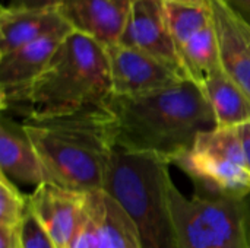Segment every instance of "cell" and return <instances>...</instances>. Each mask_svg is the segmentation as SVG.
I'll use <instances>...</instances> for the list:
<instances>
[{
    "label": "cell",
    "instance_id": "obj_25",
    "mask_svg": "<svg viewBox=\"0 0 250 248\" xmlns=\"http://www.w3.org/2000/svg\"><path fill=\"white\" fill-rule=\"evenodd\" d=\"M245 23L250 26V0H223Z\"/></svg>",
    "mask_w": 250,
    "mask_h": 248
},
{
    "label": "cell",
    "instance_id": "obj_13",
    "mask_svg": "<svg viewBox=\"0 0 250 248\" xmlns=\"http://www.w3.org/2000/svg\"><path fill=\"white\" fill-rule=\"evenodd\" d=\"M176 164L192 180L211 191V194L231 197L250 196V172L246 167L192 149Z\"/></svg>",
    "mask_w": 250,
    "mask_h": 248
},
{
    "label": "cell",
    "instance_id": "obj_4",
    "mask_svg": "<svg viewBox=\"0 0 250 248\" xmlns=\"http://www.w3.org/2000/svg\"><path fill=\"white\" fill-rule=\"evenodd\" d=\"M168 162L114 149L104 190L133 219L142 248H179L167 203Z\"/></svg>",
    "mask_w": 250,
    "mask_h": 248
},
{
    "label": "cell",
    "instance_id": "obj_27",
    "mask_svg": "<svg viewBox=\"0 0 250 248\" xmlns=\"http://www.w3.org/2000/svg\"><path fill=\"white\" fill-rule=\"evenodd\" d=\"M246 34H248V38H249V42H250V26L246 23Z\"/></svg>",
    "mask_w": 250,
    "mask_h": 248
},
{
    "label": "cell",
    "instance_id": "obj_9",
    "mask_svg": "<svg viewBox=\"0 0 250 248\" xmlns=\"http://www.w3.org/2000/svg\"><path fill=\"white\" fill-rule=\"evenodd\" d=\"M85 209V193L44 183L29 194V210L59 248H67Z\"/></svg>",
    "mask_w": 250,
    "mask_h": 248
},
{
    "label": "cell",
    "instance_id": "obj_23",
    "mask_svg": "<svg viewBox=\"0 0 250 248\" xmlns=\"http://www.w3.org/2000/svg\"><path fill=\"white\" fill-rule=\"evenodd\" d=\"M62 0H10V7L21 9H59Z\"/></svg>",
    "mask_w": 250,
    "mask_h": 248
},
{
    "label": "cell",
    "instance_id": "obj_6",
    "mask_svg": "<svg viewBox=\"0 0 250 248\" xmlns=\"http://www.w3.org/2000/svg\"><path fill=\"white\" fill-rule=\"evenodd\" d=\"M117 44L142 51L188 79L167 25L164 0H135Z\"/></svg>",
    "mask_w": 250,
    "mask_h": 248
},
{
    "label": "cell",
    "instance_id": "obj_1",
    "mask_svg": "<svg viewBox=\"0 0 250 248\" xmlns=\"http://www.w3.org/2000/svg\"><path fill=\"white\" fill-rule=\"evenodd\" d=\"M104 108L114 148L176 164L196 137L215 129L204 91L189 79L138 96L111 94Z\"/></svg>",
    "mask_w": 250,
    "mask_h": 248
},
{
    "label": "cell",
    "instance_id": "obj_17",
    "mask_svg": "<svg viewBox=\"0 0 250 248\" xmlns=\"http://www.w3.org/2000/svg\"><path fill=\"white\" fill-rule=\"evenodd\" d=\"M179 56L186 77L199 88L208 79L223 70L214 22L190 38L183 47H180Z\"/></svg>",
    "mask_w": 250,
    "mask_h": 248
},
{
    "label": "cell",
    "instance_id": "obj_14",
    "mask_svg": "<svg viewBox=\"0 0 250 248\" xmlns=\"http://www.w3.org/2000/svg\"><path fill=\"white\" fill-rule=\"evenodd\" d=\"M72 31H60L29 42L0 57V95L26 88L45 69L63 38Z\"/></svg>",
    "mask_w": 250,
    "mask_h": 248
},
{
    "label": "cell",
    "instance_id": "obj_11",
    "mask_svg": "<svg viewBox=\"0 0 250 248\" xmlns=\"http://www.w3.org/2000/svg\"><path fill=\"white\" fill-rule=\"evenodd\" d=\"M0 168L15 184L38 186L48 183L40 156L22 123L3 114L0 126Z\"/></svg>",
    "mask_w": 250,
    "mask_h": 248
},
{
    "label": "cell",
    "instance_id": "obj_3",
    "mask_svg": "<svg viewBox=\"0 0 250 248\" xmlns=\"http://www.w3.org/2000/svg\"><path fill=\"white\" fill-rule=\"evenodd\" d=\"M21 123L40 156L48 183L81 193L104 190L116 149L104 104L66 117Z\"/></svg>",
    "mask_w": 250,
    "mask_h": 248
},
{
    "label": "cell",
    "instance_id": "obj_7",
    "mask_svg": "<svg viewBox=\"0 0 250 248\" xmlns=\"http://www.w3.org/2000/svg\"><path fill=\"white\" fill-rule=\"evenodd\" d=\"M105 53L110 64L111 94L114 95H145L185 80L168 66L135 48L113 44L105 47Z\"/></svg>",
    "mask_w": 250,
    "mask_h": 248
},
{
    "label": "cell",
    "instance_id": "obj_16",
    "mask_svg": "<svg viewBox=\"0 0 250 248\" xmlns=\"http://www.w3.org/2000/svg\"><path fill=\"white\" fill-rule=\"evenodd\" d=\"M201 89L212 110L217 127L234 129L250 123V96L224 70L208 79Z\"/></svg>",
    "mask_w": 250,
    "mask_h": 248
},
{
    "label": "cell",
    "instance_id": "obj_15",
    "mask_svg": "<svg viewBox=\"0 0 250 248\" xmlns=\"http://www.w3.org/2000/svg\"><path fill=\"white\" fill-rule=\"evenodd\" d=\"M85 206L95 225L98 248H142L133 219L110 193H85Z\"/></svg>",
    "mask_w": 250,
    "mask_h": 248
},
{
    "label": "cell",
    "instance_id": "obj_26",
    "mask_svg": "<svg viewBox=\"0 0 250 248\" xmlns=\"http://www.w3.org/2000/svg\"><path fill=\"white\" fill-rule=\"evenodd\" d=\"M239 129V134H240V140H242V146H243V153H245V161H246V167L250 172V123L243 124Z\"/></svg>",
    "mask_w": 250,
    "mask_h": 248
},
{
    "label": "cell",
    "instance_id": "obj_21",
    "mask_svg": "<svg viewBox=\"0 0 250 248\" xmlns=\"http://www.w3.org/2000/svg\"><path fill=\"white\" fill-rule=\"evenodd\" d=\"M21 247L22 248H59L47 231L41 227L37 218L28 210L21 227Z\"/></svg>",
    "mask_w": 250,
    "mask_h": 248
},
{
    "label": "cell",
    "instance_id": "obj_8",
    "mask_svg": "<svg viewBox=\"0 0 250 248\" xmlns=\"http://www.w3.org/2000/svg\"><path fill=\"white\" fill-rule=\"evenodd\" d=\"M135 0H62L59 12L75 32L101 45L117 44Z\"/></svg>",
    "mask_w": 250,
    "mask_h": 248
},
{
    "label": "cell",
    "instance_id": "obj_24",
    "mask_svg": "<svg viewBox=\"0 0 250 248\" xmlns=\"http://www.w3.org/2000/svg\"><path fill=\"white\" fill-rule=\"evenodd\" d=\"M0 248H22L21 228L0 227Z\"/></svg>",
    "mask_w": 250,
    "mask_h": 248
},
{
    "label": "cell",
    "instance_id": "obj_10",
    "mask_svg": "<svg viewBox=\"0 0 250 248\" xmlns=\"http://www.w3.org/2000/svg\"><path fill=\"white\" fill-rule=\"evenodd\" d=\"M207 1L212 10L223 70L250 96V42L246 23L223 0Z\"/></svg>",
    "mask_w": 250,
    "mask_h": 248
},
{
    "label": "cell",
    "instance_id": "obj_2",
    "mask_svg": "<svg viewBox=\"0 0 250 248\" xmlns=\"http://www.w3.org/2000/svg\"><path fill=\"white\" fill-rule=\"evenodd\" d=\"M111 92L105 47L72 31L32 83L0 98L6 115L44 121L103 105Z\"/></svg>",
    "mask_w": 250,
    "mask_h": 248
},
{
    "label": "cell",
    "instance_id": "obj_19",
    "mask_svg": "<svg viewBox=\"0 0 250 248\" xmlns=\"http://www.w3.org/2000/svg\"><path fill=\"white\" fill-rule=\"evenodd\" d=\"M192 151L204 153V155L227 159L237 165L246 167L243 146H242L237 127L234 129L215 127L212 130L201 133L196 137Z\"/></svg>",
    "mask_w": 250,
    "mask_h": 248
},
{
    "label": "cell",
    "instance_id": "obj_12",
    "mask_svg": "<svg viewBox=\"0 0 250 248\" xmlns=\"http://www.w3.org/2000/svg\"><path fill=\"white\" fill-rule=\"evenodd\" d=\"M60 31L73 29L59 9H21L3 6L0 10V57Z\"/></svg>",
    "mask_w": 250,
    "mask_h": 248
},
{
    "label": "cell",
    "instance_id": "obj_18",
    "mask_svg": "<svg viewBox=\"0 0 250 248\" xmlns=\"http://www.w3.org/2000/svg\"><path fill=\"white\" fill-rule=\"evenodd\" d=\"M164 12L177 51L190 38L212 23V10L207 0H164Z\"/></svg>",
    "mask_w": 250,
    "mask_h": 248
},
{
    "label": "cell",
    "instance_id": "obj_5",
    "mask_svg": "<svg viewBox=\"0 0 250 248\" xmlns=\"http://www.w3.org/2000/svg\"><path fill=\"white\" fill-rule=\"evenodd\" d=\"M167 203L179 248H250L248 197L186 196L170 178Z\"/></svg>",
    "mask_w": 250,
    "mask_h": 248
},
{
    "label": "cell",
    "instance_id": "obj_28",
    "mask_svg": "<svg viewBox=\"0 0 250 248\" xmlns=\"http://www.w3.org/2000/svg\"><path fill=\"white\" fill-rule=\"evenodd\" d=\"M190 1H205V0H190Z\"/></svg>",
    "mask_w": 250,
    "mask_h": 248
},
{
    "label": "cell",
    "instance_id": "obj_22",
    "mask_svg": "<svg viewBox=\"0 0 250 248\" xmlns=\"http://www.w3.org/2000/svg\"><path fill=\"white\" fill-rule=\"evenodd\" d=\"M67 248H98V238L95 225L86 210V206L81 215V219L73 231Z\"/></svg>",
    "mask_w": 250,
    "mask_h": 248
},
{
    "label": "cell",
    "instance_id": "obj_20",
    "mask_svg": "<svg viewBox=\"0 0 250 248\" xmlns=\"http://www.w3.org/2000/svg\"><path fill=\"white\" fill-rule=\"evenodd\" d=\"M29 210V196L21 193L13 181L0 174V227L21 228Z\"/></svg>",
    "mask_w": 250,
    "mask_h": 248
}]
</instances>
